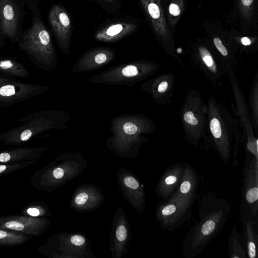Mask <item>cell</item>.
I'll use <instances>...</instances> for the list:
<instances>
[{
    "instance_id": "cell-1",
    "label": "cell",
    "mask_w": 258,
    "mask_h": 258,
    "mask_svg": "<svg viewBox=\"0 0 258 258\" xmlns=\"http://www.w3.org/2000/svg\"><path fill=\"white\" fill-rule=\"evenodd\" d=\"M156 126L147 116L124 114L113 117L110 121L111 136L106 140L107 147L118 157L134 158L141 146L149 142L146 135L154 133Z\"/></svg>"
},
{
    "instance_id": "cell-2",
    "label": "cell",
    "mask_w": 258,
    "mask_h": 258,
    "mask_svg": "<svg viewBox=\"0 0 258 258\" xmlns=\"http://www.w3.org/2000/svg\"><path fill=\"white\" fill-rule=\"evenodd\" d=\"M207 105L209 147L215 149L227 164L230 157L232 143L234 159L237 158L242 143L241 133L236 116L232 106L231 112L223 102L215 97L209 98Z\"/></svg>"
},
{
    "instance_id": "cell-3",
    "label": "cell",
    "mask_w": 258,
    "mask_h": 258,
    "mask_svg": "<svg viewBox=\"0 0 258 258\" xmlns=\"http://www.w3.org/2000/svg\"><path fill=\"white\" fill-rule=\"evenodd\" d=\"M71 114L61 110H43L27 114L19 121L21 124L0 134V142L6 145H20L32 138L52 130L67 127Z\"/></svg>"
},
{
    "instance_id": "cell-4",
    "label": "cell",
    "mask_w": 258,
    "mask_h": 258,
    "mask_svg": "<svg viewBox=\"0 0 258 258\" xmlns=\"http://www.w3.org/2000/svg\"><path fill=\"white\" fill-rule=\"evenodd\" d=\"M87 166L88 162L83 153L63 152L36 171L31 182L36 188L50 192L77 177Z\"/></svg>"
},
{
    "instance_id": "cell-5",
    "label": "cell",
    "mask_w": 258,
    "mask_h": 258,
    "mask_svg": "<svg viewBox=\"0 0 258 258\" xmlns=\"http://www.w3.org/2000/svg\"><path fill=\"white\" fill-rule=\"evenodd\" d=\"M179 115L184 140L196 147L209 148L208 108L198 91H187Z\"/></svg>"
},
{
    "instance_id": "cell-6",
    "label": "cell",
    "mask_w": 258,
    "mask_h": 258,
    "mask_svg": "<svg viewBox=\"0 0 258 258\" xmlns=\"http://www.w3.org/2000/svg\"><path fill=\"white\" fill-rule=\"evenodd\" d=\"M19 45L39 70L47 72L55 68L57 57L52 40L39 19L35 18L33 20Z\"/></svg>"
},
{
    "instance_id": "cell-7",
    "label": "cell",
    "mask_w": 258,
    "mask_h": 258,
    "mask_svg": "<svg viewBox=\"0 0 258 258\" xmlns=\"http://www.w3.org/2000/svg\"><path fill=\"white\" fill-rule=\"evenodd\" d=\"M160 65L147 60H137L113 66L91 76L92 84L132 87L156 74Z\"/></svg>"
},
{
    "instance_id": "cell-8",
    "label": "cell",
    "mask_w": 258,
    "mask_h": 258,
    "mask_svg": "<svg viewBox=\"0 0 258 258\" xmlns=\"http://www.w3.org/2000/svg\"><path fill=\"white\" fill-rule=\"evenodd\" d=\"M40 251L53 258H94L87 237L81 233L61 232L48 238Z\"/></svg>"
},
{
    "instance_id": "cell-9",
    "label": "cell",
    "mask_w": 258,
    "mask_h": 258,
    "mask_svg": "<svg viewBox=\"0 0 258 258\" xmlns=\"http://www.w3.org/2000/svg\"><path fill=\"white\" fill-rule=\"evenodd\" d=\"M234 69L227 66V75L229 78L234 94L236 108L233 106L239 127L242 129V143L246 151L252 157L258 158V140L252 124L249 107L245 101L234 75Z\"/></svg>"
},
{
    "instance_id": "cell-10",
    "label": "cell",
    "mask_w": 258,
    "mask_h": 258,
    "mask_svg": "<svg viewBox=\"0 0 258 258\" xmlns=\"http://www.w3.org/2000/svg\"><path fill=\"white\" fill-rule=\"evenodd\" d=\"M46 85L25 83L0 74V108H7L48 91Z\"/></svg>"
},
{
    "instance_id": "cell-11",
    "label": "cell",
    "mask_w": 258,
    "mask_h": 258,
    "mask_svg": "<svg viewBox=\"0 0 258 258\" xmlns=\"http://www.w3.org/2000/svg\"><path fill=\"white\" fill-rule=\"evenodd\" d=\"M191 59L192 65L206 77L213 87L222 86L227 75V66L221 57H216L207 47L200 45Z\"/></svg>"
},
{
    "instance_id": "cell-12",
    "label": "cell",
    "mask_w": 258,
    "mask_h": 258,
    "mask_svg": "<svg viewBox=\"0 0 258 258\" xmlns=\"http://www.w3.org/2000/svg\"><path fill=\"white\" fill-rule=\"evenodd\" d=\"M131 224L121 205L113 216L109 233V245L112 258H121L127 252L132 239Z\"/></svg>"
},
{
    "instance_id": "cell-13",
    "label": "cell",
    "mask_w": 258,
    "mask_h": 258,
    "mask_svg": "<svg viewBox=\"0 0 258 258\" xmlns=\"http://www.w3.org/2000/svg\"><path fill=\"white\" fill-rule=\"evenodd\" d=\"M116 179L123 197L134 210L142 213L145 207L146 196L142 182L133 173L122 168L118 169Z\"/></svg>"
},
{
    "instance_id": "cell-14",
    "label": "cell",
    "mask_w": 258,
    "mask_h": 258,
    "mask_svg": "<svg viewBox=\"0 0 258 258\" xmlns=\"http://www.w3.org/2000/svg\"><path fill=\"white\" fill-rule=\"evenodd\" d=\"M194 195L183 196L176 191L168 202L160 205L156 210L157 219L165 227L174 225L189 209Z\"/></svg>"
},
{
    "instance_id": "cell-15",
    "label": "cell",
    "mask_w": 258,
    "mask_h": 258,
    "mask_svg": "<svg viewBox=\"0 0 258 258\" xmlns=\"http://www.w3.org/2000/svg\"><path fill=\"white\" fill-rule=\"evenodd\" d=\"M104 201L100 189L92 183H84L78 186L70 200V206L77 213L93 211Z\"/></svg>"
},
{
    "instance_id": "cell-16",
    "label": "cell",
    "mask_w": 258,
    "mask_h": 258,
    "mask_svg": "<svg viewBox=\"0 0 258 258\" xmlns=\"http://www.w3.org/2000/svg\"><path fill=\"white\" fill-rule=\"evenodd\" d=\"M175 76L170 73L160 74L141 85V90L148 94L154 102L166 105L171 102Z\"/></svg>"
},
{
    "instance_id": "cell-17",
    "label": "cell",
    "mask_w": 258,
    "mask_h": 258,
    "mask_svg": "<svg viewBox=\"0 0 258 258\" xmlns=\"http://www.w3.org/2000/svg\"><path fill=\"white\" fill-rule=\"evenodd\" d=\"M48 218L29 216L12 215L0 217V228L38 236L49 226Z\"/></svg>"
},
{
    "instance_id": "cell-18",
    "label": "cell",
    "mask_w": 258,
    "mask_h": 258,
    "mask_svg": "<svg viewBox=\"0 0 258 258\" xmlns=\"http://www.w3.org/2000/svg\"><path fill=\"white\" fill-rule=\"evenodd\" d=\"M48 20L60 49L65 54H68L72 28L69 15L62 7L55 5L49 11Z\"/></svg>"
},
{
    "instance_id": "cell-19",
    "label": "cell",
    "mask_w": 258,
    "mask_h": 258,
    "mask_svg": "<svg viewBox=\"0 0 258 258\" xmlns=\"http://www.w3.org/2000/svg\"><path fill=\"white\" fill-rule=\"evenodd\" d=\"M115 56V52L110 48L95 47L82 54L73 64L71 71L73 73L93 71L108 64Z\"/></svg>"
},
{
    "instance_id": "cell-20",
    "label": "cell",
    "mask_w": 258,
    "mask_h": 258,
    "mask_svg": "<svg viewBox=\"0 0 258 258\" xmlns=\"http://www.w3.org/2000/svg\"><path fill=\"white\" fill-rule=\"evenodd\" d=\"M20 9L15 0H0V27L2 33L12 40L18 29Z\"/></svg>"
},
{
    "instance_id": "cell-21",
    "label": "cell",
    "mask_w": 258,
    "mask_h": 258,
    "mask_svg": "<svg viewBox=\"0 0 258 258\" xmlns=\"http://www.w3.org/2000/svg\"><path fill=\"white\" fill-rule=\"evenodd\" d=\"M244 197L253 215L258 208V160L252 157L245 170Z\"/></svg>"
},
{
    "instance_id": "cell-22",
    "label": "cell",
    "mask_w": 258,
    "mask_h": 258,
    "mask_svg": "<svg viewBox=\"0 0 258 258\" xmlns=\"http://www.w3.org/2000/svg\"><path fill=\"white\" fill-rule=\"evenodd\" d=\"M223 217V211L220 210L212 212L203 219L194 235V248L202 246L210 239L218 230Z\"/></svg>"
},
{
    "instance_id": "cell-23",
    "label": "cell",
    "mask_w": 258,
    "mask_h": 258,
    "mask_svg": "<svg viewBox=\"0 0 258 258\" xmlns=\"http://www.w3.org/2000/svg\"><path fill=\"white\" fill-rule=\"evenodd\" d=\"M48 148L46 147H15L0 151V163L36 160Z\"/></svg>"
},
{
    "instance_id": "cell-24",
    "label": "cell",
    "mask_w": 258,
    "mask_h": 258,
    "mask_svg": "<svg viewBox=\"0 0 258 258\" xmlns=\"http://www.w3.org/2000/svg\"><path fill=\"white\" fill-rule=\"evenodd\" d=\"M183 167L180 164H176L167 169L161 177L157 185V192L164 199L170 196L175 188L180 183Z\"/></svg>"
},
{
    "instance_id": "cell-25",
    "label": "cell",
    "mask_w": 258,
    "mask_h": 258,
    "mask_svg": "<svg viewBox=\"0 0 258 258\" xmlns=\"http://www.w3.org/2000/svg\"><path fill=\"white\" fill-rule=\"evenodd\" d=\"M136 28V25L131 23L117 22L99 30L95 35V38L101 42H114L133 32Z\"/></svg>"
},
{
    "instance_id": "cell-26",
    "label": "cell",
    "mask_w": 258,
    "mask_h": 258,
    "mask_svg": "<svg viewBox=\"0 0 258 258\" xmlns=\"http://www.w3.org/2000/svg\"><path fill=\"white\" fill-rule=\"evenodd\" d=\"M0 73L12 78H27L29 77L28 70L15 59L0 57Z\"/></svg>"
},
{
    "instance_id": "cell-27",
    "label": "cell",
    "mask_w": 258,
    "mask_h": 258,
    "mask_svg": "<svg viewBox=\"0 0 258 258\" xmlns=\"http://www.w3.org/2000/svg\"><path fill=\"white\" fill-rule=\"evenodd\" d=\"M196 184L195 173L189 166H187L183 168L179 188L176 191L183 196L194 195Z\"/></svg>"
},
{
    "instance_id": "cell-28",
    "label": "cell",
    "mask_w": 258,
    "mask_h": 258,
    "mask_svg": "<svg viewBox=\"0 0 258 258\" xmlns=\"http://www.w3.org/2000/svg\"><path fill=\"white\" fill-rule=\"evenodd\" d=\"M28 235L0 228V246H13L23 244L30 239Z\"/></svg>"
},
{
    "instance_id": "cell-29",
    "label": "cell",
    "mask_w": 258,
    "mask_h": 258,
    "mask_svg": "<svg viewBox=\"0 0 258 258\" xmlns=\"http://www.w3.org/2000/svg\"><path fill=\"white\" fill-rule=\"evenodd\" d=\"M250 115L256 135L258 131V73L255 76L249 94Z\"/></svg>"
},
{
    "instance_id": "cell-30",
    "label": "cell",
    "mask_w": 258,
    "mask_h": 258,
    "mask_svg": "<svg viewBox=\"0 0 258 258\" xmlns=\"http://www.w3.org/2000/svg\"><path fill=\"white\" fill-rule=\"evenodd\" d=\"M247 237V247L248 256L250 258H255L256 256V235L251 222H248L246 226Z\"/></svg>"
},
{
    "instance_id": "cell-31",
    "label": "cell",
    "mask_w": 258,
    "mask_h": 258,
    "mask_svg": "<svg viewBox=\"0 0 258 258\" xmlns=\"http://www.w3.org/2000/svg\"><path fill=\"white\" fill-rule=\"evenodd\" d=\"M36 161L33 160L16 163H0V176L26 168L35 163Z\"/></svg>"
},
{
    "instance_id": "cell-32",
    "label": "cell",
    "mask_w": 258,
    "mask_h": 258,
    "mask_svg": "<svg viewBox=\"0 0 258 258\" xmlns=\"http://www.w3.org/2000/svg\"><path fill=\"white\" fill-rule=\"evenodd\" d=\"M22 212L25 215L34 217H42L50 215L48 209L44 205L27 206Z\"/></svg>"
},
{
    "instance_id": "cell-33",
    "label": "cell",
    "mask_w": 258,
    "mask_h": 258,
    "mask_svg": "<svg viewBox=\"0 0 258 258\" xmlns=\"http://www.w3.org/2000/svg\"><path fill=\"white\" fill-rule=\"evenodd\" d=\"M169 10L170 13L175 16H178L180 13L179 7L175 4H170L169 7Z\"/></svg>"
},
{
    "instance_id": "cell-34",
    "label": "cell",
    "mask_w": 258,
    "mask_h": 258,
    "mask_svg": "<svg viewBox=\"0 0 258 258\" xmlns=\"http://www.w3.org/2000/svg\"><path fill=\"white\" fill-rule=\"evenodd\" d=\"M241 42L244 46H248L251 44V40L247 37H243L241 39Z\"/></svg>"
},
{
    "instance_id": "cell-35",
    "label": "cell",
    "mask_w": 258,
    "mask_h": 258,
    "mask_svg": "<svg viewBox=\"0 0 258 258\" xmlns=\"http://www.w3.org/2000/svg\"><path fill=\"white\" fill-rule=\"evenodd\" d=\"M253 0H241V2L243 5L246 6H249L252 2Z\"/></svg>"
},
{
    "instance_id": "cell-36",
    "label": "cell",
    "mask_w": 258,
    "mask_h": 258,
    "mask_svg": "<svg viewBox=\"0 0 258 258\" xmlns=\"http://www.w3.org/2000/svg\"><path fill=\"white\" fill-rule=\"evenodd\" d=\"M105 1L108 3H112L113 2V0H105Z\"/></svg>"
}]
</instances>
